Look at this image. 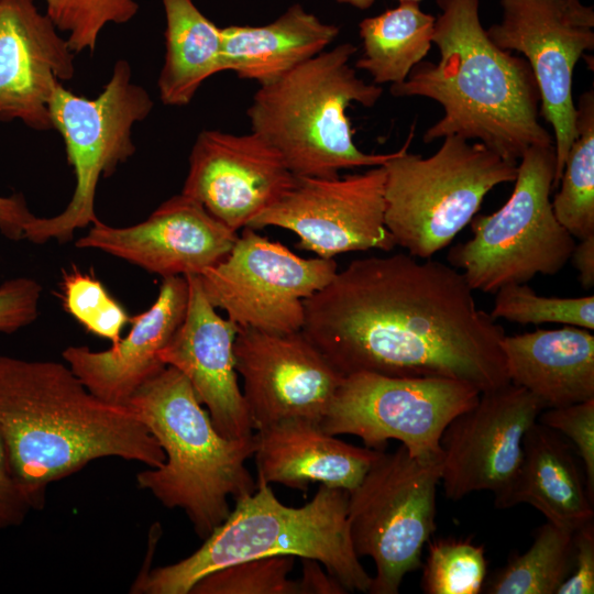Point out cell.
I'll list each match as a JSON object with an SVG mask.
<instances>
[{
  "label": "cell",
  "mask_w": 594,
  "mask_h": 594,
  "mask_svg": "<svg viewBox=\"0 0 594 594\" xmlns=\"http://www.w3.org/2000/svg\"><path fill=\"white\" fill-rule=\"evenodd\" d=\"M235 499L228 517L195 552L178 562L141 571L131 592L189 594L202 576L257 558L293 556L319 561L348 592H367L372 579L360 562L349 534L348 491L320 485L300 507L282 504L271 484Z\"/></svg>",
  "instance_id": "277c9868"
},
{
  "label": "cell",
  "mask_w": 594,
  "mask_h": 594,
  "mask_svg": "<svg viewBox=\"0 0 594 594\" xmlns=\"http://www.w3.org/2000/svg\"><path fill=\"white\" fill-rule=\"evenodd\" d=\"M421 564V590L426 594H479L482 592L487 560L485 547L472 538H437L427 542Z\"/></svg>",
  "instance_id": "f546056e"
},
{
  "label": "cell",
  "mask_w": 594,
  "mask_h": 594,
  "mask_svg": "<svg viewBox=\"0 0 594 594\" xmlns=\"http://www.w3.org/2000/svg\"><path fill=\"white\" fill-rule=\"evenodd\" d=\"M436 2L438 63L421 61L389 89L395 97H425L443 108L424 142L458 135L515 162L531 146L553 145L539 122L540 95L529 64L493 43L480 20V1Z\"/></svg>",
  "instance_id": "3957f363"
},
{
  "label": "cell",
  "mask_w": 594,
  "mask_h": 594,
  "mask_svg": "<svg viewBox=\"0 0 594 594\" xmlns=\"http://www.w3.org/2000/svg\"><path fill=\"white\" fill-rule=\"evenodd\" d=\"M481 392L442 377H402L359 372L344 376L321 421L332 436L352 435L365 447L385 450L399 441L419 460H442L441 436Z\"/></svg>",
  "instance_id": "8fae6325"
},
{
  "label": "cell",
  "mask_w": 594,
  "mask_h": 594,
  "mask_svg": "<svg viewBox=\"0 0 594 594\" xmlns=\"http://www.w3.org/2000/svg\"><path fill=\"white\" fill-rule=\"evenodd\" d=\"M501 22L486 32L499 48L521 53L532 70L542 116L554 132L557 188L576 136L573 72L594 48V10L580 0H501Z\"/></svg>",
  "instance_id": "4fadbf2b"
},
{
  "label": "cell",
  "mask_w": 594,
  "mask_h": 594,
  "mask_svg": "<svg viewBox=\"0 0 594 594\" xmlns=\"http://www.w3.org/2000/svg\"><path fill=\"white\" fill-rule=\"evenodd\" d=\"M186 276L163 278L151 307L131 319L129 333L103 351L68 346L62 356L98 398L127 406L134 393L165 365L158 353L182 323L188 302Z\"/></svg>",
  "instance_id": "44dd1931"
},
{
  "label": "cell",
  "mask_w": 594,
  "mask_h": 594,
  "mask_svg": "<svg viewBox=\"0 0 594 594\" xmlns=\"http://www.w3.org/2000/svg\"><path fill=\"white\" fill-rule=\"evenodd\" d=\"M576 136L564 162L560 190L551 200L560 224L574 238L594 235V92L576 107Z\"/></svg>",
  "instance_id": "f1b7e54d"
},
{
  "label": "cell",
  "mask_w": 594,
  "mask_h": 594,
  "mask_svg": "<svg viewBox=\"0 0 594 594\" xmlns=\"http://www.w3.org/2000/svg\"><path fill=\"white\" fill-rule=\"evenodd\" d=\"M554 172L553 145L528 148L505 205L491 215H475L473 237L450 249L449 264L473 290L495 293L508 284H526L538 274L559 273L569 262L575 239L553 213Z\"/></svg>",
  "instance_id": "ba28073f"
},
{
  "label": "cell",
  "mask_w": 594,
  "mask_h": 594,
  "mask_svg": "<svg viewBox=\"0 0 594 594\" xmlns=\"http://www.w3.org/2000/svg\"><path fill=\"white\" fill-rule=\"evenodd\" d=\"M495 319L519 324L562 323L594 330V296L546 297L526 284H508L495 292Z\"/></svg>",
  "instance_id": "4dcf8cb0"
},
{
  "label": "cell",
  "mask_w": 594,
  "mask_h": 594,
  "mask_svg": "<svg viewBox=\"0 0 594 594\" xmlns=\"http://www.w3.org/2000/svg\"><path fill=\"white\" fill-rule=\"evenodd\" d=\"M127 406L165 454L162 465L136 474L138 486L163 506L184 510L206 539L231 512L229 497L235 501L257 487L245 465L254 453L253 436L220 435L187 378L172 366L144 383Z\"/></svg>",
  "instance_id": "5b68a950"
},
{
  "label": "cell",
  "mask_w": 594,
  "mask_h": 594,
  "mask_svg": "<svg viewBox=\"0 0 594 594\" xmlns=\"http://www.w3.org/2000/svg\"><path fill=\"white\" fill-rule=\"evenodd\" d=\"M543 409L538 398L513 383L482 392L441 436L446 496L460 501L488 491L495 507L506 509L522 462L524 437Z\"/></svg>",
  "instance_id": "9a60e30c"
},
{
  "label": "cell",
  "mask_w": 594,
  "mask_h": 594,
  "mask_svg": "<svg viewBox=\"0 0 594 594\" xmlns=\"http://www.w3.org/2000/svg\"><path fill=\"white\" fill-rule=\"evenodd\" d=\"M442 460H419L400 444L381 451L360 484L348 492V526L359 558L370 557L371 594H397L404 578L421 568L435 532Z\"/></svg>",
  "instance_id": "30bf717a"
},
{
  "label": "cell",
  "mask_w": 594,
  "mask_h": 594,
  "mask_svg": "<svg viewBox=\"0 0 594 594\" xmlns=\"http://www.w3.org/2000/svg\"><path fill=\"white\" fill-rule=\"evenodd\" d=\"M0 435L36 509L47 485L102 458L163 464L157 440L129 407L107 403L68 365L0 355Z\"/></svg>",
  "instance_id": "7a4b0ae2"
},
{
  "label": "cell",
  "mask_w": 594,
  "mask_h": 594,
  "mask_svg": "<svg viewBox=\"0 0 594 594\" xmlns=\"http://www.w3.org/2000/svg\"><path fill=\"white\" fill-rule=\"evenodd\" d=\"M166 28L165 56L158 76L164 105H188L200 86L221 73V28L209 20L194 0H161Z\"/></svg>",
  "instance_id": "484cf974"
},
{
  "label": "cell",
  "mask_w": 594,
  "mask_h": 594,
  "mask_svg": "<svg viewBox=\"0 0 594 594\" xmlns=\"http://www.w3.org/2000/svg\"><path fill=\"white\" fill-rule=\"evenodd\" d=\"M74 54L35 0H0V120L53 129L50 100L74 77Z\"/></svg>",
  "instance_id": "ffe728a7"
},
{
  "label": "cell",
  "mask_w": 594,
  "mask_h": 594,
  "mask_svg": "<svg viewBox=\"0 0 594 594\" xmlns=\"http://www.w3.org/2000/svg\"><path fill=\"white\" fill-rule=\"evenodd\" d=\"M336 1L340 4H346L355 9L366 10L371 8L376 0H336ZM398 1L399 2H403V1L420 2L421 0H398Z\"/></svg>",
  "instance_id": "b9f144b4"
},
{
  "label": "cell",
  "mask_w": 594,
  "mask_h": 594,
  "mask_svg": "<svg viewBox=\"0 0 594 594\" xmlns=\"http://www.w3.org/2000/svg\"><path fill=\"white\" fill-rule=\"evenodd\" d=\"M435 23L436 18L414 1L363 19L359 23L363 52L355 68L367 72L378 86L402 84L431 48Z\"/></svg>",
  "instance_id": "4316f807"
},
{
  "label": "cell",
  "mask_w": 594,
  "mask_h": 594,
  "mask_svg": "<svg viewBox=\"0 0 594 594\" xmlns=\"http://www.w3.org/2000/svg\"><path fill=\"white\" fill-rule=\"evenodd\" d=\"M233 353L253 431L288 419L321 424L344 378L301 330L239 327Z\"/></svg>",
  "instance_id": "2e32d148"
},
{
  "label": "cell",
  "mask_w": 594,
  "mask_h": 594,
  "mask_svg": "<svg viewBox=\"0 0 594 594\" xmlns=\"http://www.w3.org/2000/svg\"><path fill=\"white\" fill-rule=\"evenodd\" d=\"M339 32L294 3L267 24L221 28V68L265 85L326 51Z\"/></svg>",
  "instance_id": "d4e9b609"
},
{
  "label": "cell",
  "mask_w": 594,
  "mask_h": 594,
  "mask_svg": "<svg viewBox=\"0 0 594 594\" xmlns=\"http://www.w3.org/2000/svg\"><path fill=\"white\" fill-rule=\"evenodd\" d=\"M385 169L334 178L297 177L278 201L248 228L277 227L298 237L297 246L318 257L354 251L391 252L395 241L385 226Z\"/></svg>",
  "instance_id": "5bb4252c"
},
{
  "label": "cell",
  "mask_w": 594,
  "mask_h": 594,
  "mask_svg": "<svg viewBox=\"0 0 594 594\" xmlns=\"http://www.w3.org/2000/svg\"><path fill=\"white\" fill-rule=\"evenodd\" d=\"M578 272V278L584 289L594 286V235L580 240L571 253L570 260Z\"/></svg>",
  "instance_id": "60d3db41"
},
{
  "label": "cell",
  "mask_w": 594,
  "mask_h": 594,
  "mask_svg": "<svg viewBox=\"0 0 594 594\" xmlns=\"http://www.w3.org/2000/svg\"><path fill=\"white\" fill-rule=\"evenodd\" d=\"M522 462L506 508L528 504L569 531L594 521V499L575 450L558 431L536 421L522 440Z\"/></svg>",
  "instance_id": "cb8c5ba5"
},
{
  "label": "cell",
  "mask_w": 594,
  "mask_h": 594,
  "mask_svg": "<svg viewBox=\"0 0 594 594\" xmlns=\"http://www.w3.org/2000/svg\"><path fill=\"white\" fill-rule=\"evenodd\" d=\"M594 593V521L574 531V556L570 575L556 594Z\"/></svg>",
  "instance_id": "74e56055"
},
{
  "label": "cell",
  "mask_w": 594,
  "mask_h": 594,
  "mask_svg": "<svg viewBox=\"0 0 594 594\" xmlns=\"http://www.w3.org/2000/svg\"><path fill=\"white\" fill-rule=\"evenodd\" d=\"M411 139L413 131L383 165L384 219L396 246L426 260L471 222L494 187L516 179L518 162L458 135L422 157L408 153Z\"/></svg>",
  "instance_id": "52a82bcc"
},
{
  "label": "cell",
  "mask_w": 594,
  "mask_h": 594,
  "mask_svg": "<svg viewBox=\"0 0 594 594\" xmlns=\"http://www.w3.org/2000/svg\"><path fill=\"white\" fill-rule=\"evenodd\" d=\"M153 106L150 94L132 81L125 59L117 61L109 81L95 99L73 94L62 84L56 87L48 110L53 129L64 140L75 189L57 216L34 218L25 240L35 244L67 242L76 230L99 220L95 210L98 183L134 154L132 129L147 118Z\"/></svg>",
  "instance_id": "9c48e42d"
},
{
  "label": "cell",
  "mask_w": 594,
  "mask_h": 594,
  "mask_svg": "<svg viewBox=\"0 0 594 594\" xmlns=\"http://www.w3.org/2000/svg\"><path fill=\"white\" fill-rule=\"evenodd\" d=\"M538 422L558 431L572 444L582 460L587 491L594 499V398L554 408H546Z\"/></svg>",
  "instance_id": "e575fe53"
},
{
  "label": "cell",
  "mask_w": 594,
  "mask_h": 594,
  "mask_svg": "<svg viewBox=\"0 0 594 594\" xmlns=\"http://www.w3.org/2000/svg\"><path fill=\"white\" fill-rule=\"evenodd\" d=\"M574 532L549 521L541 525L529 549L509 557L485 581L488 594H556L572 571Z\"/></svg>",
  "instance_id": "83f0119b"
},
{
  "label": "cell",
  "mask_w": 594,
  "mask_h": 594,
  "mask_svg": "<svg viewBox=\"0 0 594 594\" xmlns=\"http://www.w3.org/2000/svg\"><path fill=\"white\" fill-rule=\"evenodd\" d=\"M238 237L180 193L133 226L112 227L98 220L75 245L102 251L166 278L201 275L230 253Z\"/></svg>",
  "instance_id": "ac0fdd59"
},
{
  "label": "cell",
  "mask_w": 594,
  "mask_h": 594,
  "mask_svg": "<svg viewBox=\"0 0 594 594\" xmlns=\"http://www.w3.org/2000/svg\"><path fill=\"white\" fill-rule=\"evenodd\" d=\"M302 576L298 581L299 594H344L345 587L328 572H323L320 562L300 558Z\"/></svg>",
  "instance_id": "ab89813d"
},
{
  "label": "cell",
  "mask_w": 594,
  "mask_h": 594,
  "mask_svg": "<svg viewBox=\"0 0 594 594\" xmlns=\"http://www.w3.org/2000/svg\"><path fill=\"white\" fill-rule=\"evenodd\" d=\"M32 509L35 504L15 477L0 435V530L20 526Z\"/></svg>",
  "instance_id": "8d00e7d4"
},
{
  "label": "cell",
  "mask_w": 594,
  "mask_h": 594,
  "mask_svg": "<svg viewBox=\"0 0 594 594\" xmlns=\"http://www.w3.org/2000/svg\"><path fill=\"white\" fill-rule=\"evenodd\" d=\"M509 382L546 408L594 398V334L565 326L536 329L501 341Z\"/></svg>",
  "instance_id": "603a6c76"
},
{
  "label": "cell",
  "mask_w": 594,
  "mask_h": 594,
  "mask_svg": "<svg viewBox=\"0 0 594 594\" xmlns=\"http://www.w3.org/2000/svg\"><path fill=\"white\" fill-rule=\"evenodd\" d=\"M356 46L342 43L261 85L246 110L251 131L282 155L296 177L334 178L342 169L384 165L394 153H364L353 141L346 108L376 105L381 86L350 65Z\"/></svg>",
  "instance_id": "8992f818"
},
{
  "label": "cell",
  "mask_w": 594,
  "mask_h": 594,
  "mask_svg": "<svg viewBox=\"0 0 594 594\" xmlns=\"http://www.w3.org/2000/svg\"><path fill=\"white\" fill-rule=\"evenodd\" d=\"M62 301L66 312L87 331L110 340L112 344L119 342L130 320L102 283L76 266L63 273Z\"/></svg>",
  "instance_id": "836d02e7"
},
{
  "label": "cell",
  "mask_w": 594,
  "mask_h": 594,
  "mask_svg": "<svg viewBox=\"0 0 594 594\" xmlns=\"http://www.w3.org/2000/svg\"><path fill=\"white\" fill-rule=\"evenodd\" d=\"M296 178L258 134L204 130L190 151L182 194L237 232L289 191Z\"/></svg>",
  "instance_id": "e0dca14e"
},
{
  "label": "cell",
  "mask_w": 594,
  "mask_h": 594,
  "mask_svg": "<svg viewBox=\"0 0 594 594\" xmlns=\"http://www.w3.org/2000/svg\"><path fill=\"white\" fill-rule=\"evenodd\" d=\"M46 14L59 32L67 33L74 53H92L110 23L124 24L139 12V0H44Z\"/></svg>",
  "instance_id": "d6a6232c"
},
{
  "label": "cell",
  "mask_w": 594,
  "mask_h": 594,
  "mask_svg": "<svg viewBox=\"0 0 594 594\" xmlns=\"http://www.w3.org/2000/svg\"><path fill=\"white\" fill-rule=\"evenodd\" d=\"M186 278L189 290L185 317L160 351V360L187 378L220 435L237 440L251 438L254 431L233 353L239 327L218 315L197 275Z\"/></svg>",
  "instance_id": "d6986e66"
},
{
  "label": "cell",
  "mask_w": 594,
  "mask_h": 594,
  "mask_svg": "<svg viewBox=\"0 0 594 594\" xmlns=\"http://www.w3.org/2000/svg\"><path fill=\"white\" fill-rule=\"evenodd\" d=\"M338 271L333 258H304L280 242L243 228L230 253L199 275L209 302L240 328L300 331L304 300Z\"/></svg>",
  "instance_id": "7c38bea8"
},
{
  "label": "cell",
  "mask_w": 594,
  "mask_h": 594,
  "mask_svg": "<svg viewBox=\"0 0 594 594\" xmlns=\"http://www.w3.org/2000/svg\"><path fill=\"white\" fill-rule=\"evenodd\" d=\"M35 217L22 195L0 196V232L6 238L25 240L26 230Z\"/></svg>",
  "instance_id": "f35d334b"
},
{
  "label": "cell",
  "mask_w": 594,
  "mask_h": 594,
  "mask_svg": "<svg viewBox=\"0 0 594 594\" xmlns=\"http://www.w3.org/2000/svg\"><path fill=\"white\" fill-rule=\"evenodd\" d=\"M473 292L447 263L358 258L304 300L301 332L343 376L452 378L482 393L510 382L505 330Z\"/></svg>",
  "instance_id": "6da1fadb"
},
{
  "label": "cell",
  "mask_w": 594,
  "mask_h": 594,
  "mask_svg": "<svg viewBox=\"0 0 594 594\" xmlns=\"http://www.w3.org/2000/svg\"><path fill=\"white\" fill-rule=\"evenodd\" d=\"M295 557L245 560L202 576L190 594H299L298 581L288 578Z\"/></svg>",
  "instance_id": "1f68e13d"
},
{
  "label": "cell",
  "mask_w": 594,
  "mask_h": 594,
  "mask_svg": "<svg viewBox=\"0 0 594 594\" xmlns=\"http://www.w3.org/2000/svg\"><path fill=\"white\" fill-rule=\"evenodd\" d=\"M253 441L257 480L304 492L312 483L350 492L383 451L344 442L309 419L260 428Z\"/></svg>",
  "instance_id": "7402d4cb"
},
{
  "label": "cell",
  "mask_w": 594,
  "mask_h": 594,
  "mask_svg": "<svg viewBox=\"0 0 594 594\" xmlns=\"http://www.w3.org/2000/svg\"><path fill=\"white\" fill-rule=\"evenodd\" d=\"M42 287L33 278L16 277L0 285V332L13 333L38 316Z\"/></svg>",
  "instance_id": "d590c367"
}]
</instances>
